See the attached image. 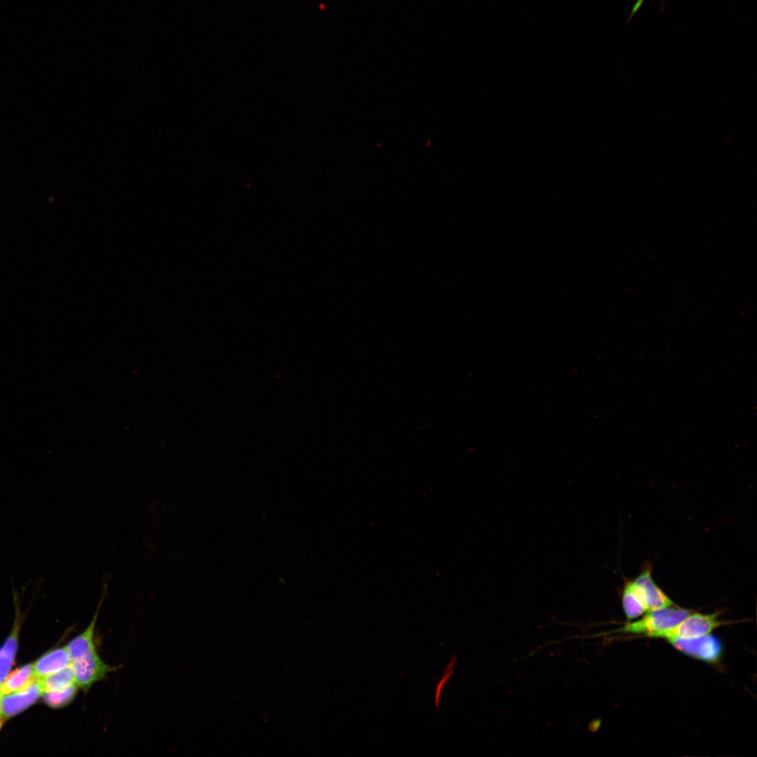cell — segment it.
I'll return each mask as SVG.
<instances>
[{
    "instance_id": "cell-8",
    "label": "cell",
    "mask_w": 757,
    "mask_h": 757,
    "mask_svg": "<svg viewBox=\"0 0 757 757\" xmlns=\"http://www.w3.org/2000/svg\"><path fill=\"white\" fill-rule=\"evenodd\" d=\"M39 680L43 693L62 690L76 683L74 669L71 664Z\"/></svg>"
},
{
    "instance_id": "cell-9",
    "label": "cell",
    "mask_w": 757,
    "mask_h": 757,
    "mask_svg": "<svg viewBox=\"0 0 757 757\" xmlns=\"http://www.w3.org/2000/svg\"><path fill=\"white\" fill-rule=\"evenodd\" d=\"M622 605L627 620L635 619L647 611L636 594L632 580L627 581L624 585L622 593Z\"/></svg>"
},
{
    "instance_id": "cell-4",
    "label": "cell",
    "mask_w": 757,
    "mask_h": 757,
    "mask_svg": "<svg viewBox=\"0 0 757 757\" xmlns=\"http://www.w3.org/2000/svg\"><path fill=\"white\" fill-rule=\"evenodd\" d=\"M668 641L683 653L708 662H717L723 653V646L720 640L709 634L695 638L673 639Z\"/></svg>"
},
{
    "instance_id": "cell-1",
    "label": "cell",
    "mask_w": 757,
    "mask_h": 757,
    "mask_svg": "<svg viewBox=\"0 0 757 757\" xmlns=\"http://www.w3.org/2000/svg\"><path fill=\"white\" fill-rule=\"evenodd\" d=\"M106 582L104 583L102 596L97 611L86 629L74 638L67 646L70 664L73 667L76 683L83 691H88L95 683L105 678L107 675L116 670V668L105 663L97 653L95 639V625L104 596H105Z\"/></svg>"
},
{
    "instance_id": "cell-10",
    "label": "cell",
    "mask_w": 757,
    "mask_h": 757,
    "mask_svg": "<svg viewBox=\"0 0 757 757\" xmlns=\"http://www.w3.org/2000/svg\"><path fill=\"white\" fill-rule=\"evenodd\" d=\"M33 678H34L33 664H27L16 669L6 677V679L0 685L1 696L20 689Z\"/></svg>"
},
{
    "instance_id": "cell-13",
    "label": "cell",
    "mask_w": 757,
    "mask_h": 757,
    "mask_svg": "<svg viewBox=\"0 0 757 757\" xmlns=\"http://www.w3.org/2000/svg\"><path fill=\"white\" fill-rule=\"evenodd\" d=\"M455 662H456V657L453 656L452 657L451 660L450 661L449 665L447 666V668H446V671H445V673L444 674V676L442 677V679L439 681V684L437 686L436 695H435V704H436L437 708L439 707V695H440V693H441V690L442 688V686L444 685V683L448 680V678L453 674V665H454Z\"/></svg>"
},
{
    "instance_id": "cell-14",
    "label": "cell",
    "mask_w": 757,
    "mask_h": 757,
    "mask_svg": "<svg viewBox=\"0 0 757 757\" xmlns=\"http://www.w3.org/2000/svg\"><path fill=\"white\" fill-rule=\"evenodd\" d=\"M644 1H645V0H636V2H635V4H634V6H633V8H632V11H631L630 15H629V19H628V20H629H629H630L632 19V17H633V16H634V15H635V14L636 13V12H637V11H638L639 10V8H641V6H642V4H643Z\"/></svg>"
},
{
    "instance_id": "cell-11",
    "label": "cell",
    "mask_w": 757,
    "mask_h": 757,
    "mask_svg": "<svg viewBox=\"0 0 757 757\" xmlns=\"http://www.w3.org/2000/svg\"><path fill=\"white\" fill-rule=\"evenodd\" d=\"M18 644L17 633L14 632L0 650V685L7 676L12 666Z\"/></svg>"
},
{
    "instance_id": "cell-3",
    "label": "cell",
    "mask_w": 757,
    "mask_h": 757,
    "mask_svg": "<svg viewBox=\"0 0 757 757\" xmlns=\"http://www.w3.org/2000/svg\"><path fill=\"white\" fill-rule=\"evenodd\" d=\"M721 625L718 613L702 614L692 612L677 625L655 633L651 637L667 640L695 638L708 634Z\"/></svg>"
},
{
    "instance_id": "cell-12",
    "label": "cell",
    "mask_w": 757,
    "mask_h": 757,
    "mask_svg": "<svg viewBox=\"0 0 757 757\" xmlns=\"http://www.w3.org/2000/svg\"><path fill=\"white\" fill-rule=\"evenodd\" d=\"M78 685L73 684L64 689L45 693L44 700L51 707L59 708L68 704L75 697Z\"/></svg>"
},
{
    "instance_id": "cell-6",
    "label": "cell",
    "mask_w": 757,
    "mask_h": 757,
    "mask_svg": "<svg viewBox=\"0 0 757 757\" xmlns=\"http://www.w3.org/2000/svg\"><path fill=\"white\" fill-rule=\"evenodd\" d=\"M633 587L647 611L671 606L674 602L655 582L650 568H644L633 580Z\"/></svg>"
},
{
    "instance_id": "cell-15",
    "label": "cell",
    "mask_w": 757,
    "mask_h": 757,
    "mask_svg": "<svg viewBox=\"0 0 757 757\" xmlns=\"http://www.w3.org/2000/svg\"><path fill=\"white\" fill-rule=\"evenodd\" d=\"M0 697H1V695H0ZM2 719H3V717H2V716H1V715L0 714V728H1V724H2Z\"/></svg>"
},
{
    "instance_id": "cell-7",
    "label": "cell",
    "mask_w": 757,
    "mask_h": 757,
    "mask_svg": "<svg viewBox=\"0 0 757 757\" xmlns=\"http://www.w3.org/2000/svg\"><path fill=\"white\" fill-rule=\"evenodd\" d=\"M69 664L67 646L59 648L47 653L33 664L34 676L41 678L61 670Z\"/></svg>"
},
{
    "instance_id": "cell-2",
    "label": "cell",
    "mask_w": 757,
    "mask_h": 757,
    "mask_svg": "<svg viewBox=\"0 0 757 757\" xmlns=\"http://www.w3.org/2000/svg\"><path fill=\"white\" fill-rule=\"evenodd\" d=\"M691 613L690 610L672 606L650 610L641 619L627 623L622 630L624 632L646 634L651 637L655 633L677 625Z\"/></svg>"
},
{
    "instance_id": "cell-5",
    "label": "cell",
    "mask_w": 757,
    "mask_h": 757,
    "mask_svg": "<svg viewBox=\"0 0 757 757\" xmlns=\"http://www.w3.org/2000/svg\"><path fill=\"white\" fill-rule=\"evenodd\" d=\"M39 678H33L20 689L0 697V714L12 716L32 704L43 694Z\"/></svg>"
}]
</instances>
